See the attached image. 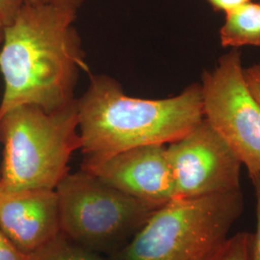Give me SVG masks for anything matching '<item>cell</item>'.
<instances>
[{"label":"cell","mask_w":260,"mask_h":260,"mask_svg":"<svg viewBox=\"0 0 260 260\" xmlns=\"http://www.w3.org/2000/svg\"><path fill=\"white\" fill-rule=\"evenodd\" d=\"M77 11L25 3L2 34L0 118L20 105L55 111L73 103L81 72L90 73Z\"/></svg>","instance_id":"cell-1"},{"label":"cell","mask_w":260,"mask_h":260,"mask_svg":"<svg viewBox=\"0 0 260 260\" xmlns=\"http://www.w3.org/2000/svg\"><path fill=\"white\" fill-rule=\"evenodd\" d=\"M78 132L84 160L107 157L148 145H169L203 121L201 84L161 100L131 98L106 75H90L77 99Z\"/></svg>","instance_id":"cell-2"},{"label":"cell","mask_w":260,"mask_h":260,"mask_svg":"<svg viewBox=\"0 0 260 260\" xmlns=\"http://www.w3.org/2000/svg\"><path fill=\"white\" fill-rule=\"evenodd\" d=\"M0 191L56 189L80 149L77 99L55 111L20 105L0 118Z\"/></svg>","instance_id":"cell-3"},{"label":"cell","mask_w":260,"mask_h":260,"mask_svg":"<svg viewBox=\"0 0 260 260\" xmlns=\"http://www.w3.org/2000/svg\"><path fill=\"white\" fill-rule=\"evenodd\" d=\"M243 208L241 190L176 198L158 207L109 260H211Z\"/></svg>","instance_id":"cell-4"},{"label":"cell","mask_w":260,"mask_h":260,"mask_svg":"<svg viewBox=\"0 0 260 260\" xmlns=\"http://www.w3.org/2000/svg\"><path fill=\"white\" fill-rule=\"evenodd\" d=\"M55 191L61 233L101 255L122 249L161 206L126 195L82 169L69 173Z\"/></svg>","instance_id":"cell-5"},{"label":"cell","mask_w":260,"mask_h":260,"mask_svg":"<svg viewBox=\"0 0 260 260\" xmlns=\"http://www.w3.org/2000/svg\"><path fill=\"white\" fill-rule=\"evenodd\" d=\"M204 117L249 175L260 174V106L247 85L241 53L233 48L202 78Z\"/></svg>","instance_id":"cell-6"},{"label":"cell","mask_w":260,"mask_h":260,"mask_svg":"<svg viewBox=\"0 0 260 260\" xmlns=\"http://www.w3.org/2000/svg\"><path fill=\"white\" fill-rule=\"evenodd\" d=\"M176 198L188 199L240 190L241 161L205 118L167 146Z\"/></svg>","instance_id":"cell-7"},{"label":"cell","mask_w":260,"mask_h":260,"mask_svg":"<svg viewBox=\"0 0 260 260\" xmlns=\"http://www.w3.org/2000/svg\"><path fill=\"white\" fill-rule=\"evenodd\" d=\"M82 170L144 202L162 205L176 199L166 145L141 146L107 157L84 160Z\"/></svg>","instance_id":"cell-8"},{"label":"cell","mask_w":260,"mask_h":260,"mask_svg":"<svg viewBox=\"0 0 260 260\" xmlns=\"http://www.w3.org/2000/svg\"><path fill=\"white\" fill-rule=\"evenodd\" d=\"M0 230L29 255L61 233L55 189L0 191Z\"/></svg>","instance_id":"cell-9"},{"label":"cell","mask_w":260,"mask_h":260,"mask_svg":"<svg viewBox=\"0 0 260 260\" xmlns=\"http://www.w3.org/2000/svg\"><path fill=\"white\" fill-rule=\"evenodd\" d=\"M224 15L220 28L223 47H260V1L246 2Z\"/></svg>","instance_id":"cell-10"},{"label":"cell","mask_w":260,"mask_h":260,"mask_svg":"<svg viewBox=\"0 0 260 260\" xmlns=\"http://www.w3.org/2000/svg\"><path fill=\"white\" fill-rule=\"evenodd\" d=\"M27 260H105L103 255L87 250L62 233L27 256Z\"/></svg>","instance_id":"cell-11"},{"label":"cell","mask_w":260,"mask_h":260,"mask_svg":"<svg viewBox=\"0 0 260 260\" xmlns=\"http://www.w3.org/2000/svg\"><path fill=\"white\" fill-rule=\"evenodd\" d=\"M251 234L239 233L229 239L211 260H251Z\"/></svg>","instance_id":"cell-12"},{"label":"cell","mask_w":260,"mask_h":260,"mask_svg":"<svg viewBox=\"0 0 260 260\" xmlns=\"http://www.w3.org/2000/svg\"><path fill=\"white\" fill-rule=\"evenodd\" d=\"M25 3V0H0V35L13 23Z\"/></svg>","instance_id":"cell-13"},{"label":"cell","mask_w":260,"mask_h":260,"mask_svg":"<svg viewBox=\"0 0 260 260\" xmlns=\"http://www.w3.org/2000/svg\"><path fill=\"white\" fill-rule=\"evenodd\" d=\"M251 182L254 188L256 199V230L251 235V260H260V174L251 175Z\"/></svg>","instance_id":"cell-14"},{"label":"cell","mask_w":260,"mask_h":260,"mask_svg":"<svg viewBox=\"0 0 260 260\" xmlns=\"http://www.w3.org/2000/svg\"><path fill=\"white\" fill-rule=\"evenodd\" d=\"M0 260H27V255L11 242L0 230Z\"/></svg>","instance_id":"cell-15"},{"label":"cell","mask_w":260,"mask_h":260,"mask_svg":"<svg viewBox=\"0 0 260 260\" xmlns=\"http://www.w3.org/2000/svg\"><path fill=\"white\" fill-rule=\"evenodd\" d=\"M244 76L251 94L260 106V63L244 69Z\"/></svg>","instance_id":"cell-16"},{"label":"cell","mask_w":260,"mask_h":260,"mask_svg":"<svg viewBox=\"0 0 260 260\" xmlns=\"http://www.w3.org/2000/svg\"><path fill=\"white\" fill-rule=\"evenodd\" d=\"M87 0H25L27 4L31 5H47V6H56L67 9L78 11Z\"/></svg>","instance_id":"cell-17"},{"label":"cell","mask_w":260,"mask_h":260,"mask_svg":"<svg viewBox=\"0 0 260 260\" xmlns=\"http://www.w3.org/2000/svg\"><path fill=\"white\" fill-rule=\"evenodd\" d=\"M215 12H223L224 14L242 4L251 0H206Z\"/></svg>","instance_id":"cell-18"},{"label":"cell","mask_w":260,"mask_h":260,"mask_svg":"<svg viewBox=\"0 0 260 260\" xmlns=\"http://www.w3.org/2000/svg\"><path fill=\"white\" fill-rule=\"evenodd\" d=\"M1 43H2V35H0V47H1Z\"/></svg>","instance_id":"cell-19"},{"label":"cell","mask_w":260,"mask_h":260,"mask_svg":"<svg viewBox=\"0 0 260 260\" xmlns=\"http://www.w3.org/2000/svg\"><path fill=\"white\" fill-rule=\"evenodd\" d=\"M259 1H260V0H259Z\"/></svg>","instance_id":"cell-20"}]
</instances>
